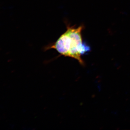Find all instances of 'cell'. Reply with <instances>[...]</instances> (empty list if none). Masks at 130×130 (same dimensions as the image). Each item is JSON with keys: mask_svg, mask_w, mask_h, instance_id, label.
Segmentation results:
<instances>
[{"mask_svg": "<svg viewBox=\"0 0 130 130\" xmlns=\"http://www.w3.org/2000/svg\"><path fill=\"white\" fill-rule=\"evenodd\" d=\"M84 26L77 28L67 24V30L61 35L55 42L48 45L45 49H55L61 55L74 58L81 65L84 62L81 56L90 51V48L82 38L81 32Z\"/></svg>", "mask_w": 130, "mask_h": 130, "instance_id": "obj_1", "label": "cell"}]
</instances>
